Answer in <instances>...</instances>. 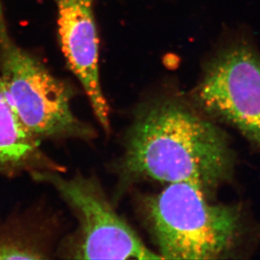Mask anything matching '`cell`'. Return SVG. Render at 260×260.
<instances>
[{
  "label": "cell",
  "mask_w": 260,
  "mask_h": 260,
  "mask_svg": "<svg viewBox=\"0 0 260 260\" xmlns=\"http://www.w3.org/2000/svg\"><path fill=\"white\" fill-rule=\"evenodd\" d=\"M118 174L120 184L151 179L196 184L207 196L228 181L234 157L220 128L174 99L139 111L125 138Z\"/></svg>",
  "instance_id": "obj_1"
},
{
  "label": "cell",
  "mask_w": 260,
  "mask_h": 260,
  "mask_svg": "<svg viewBox=\"0 0 260 260\" xmlns=\"http://www.w3.org/2000/svg\"><path fill=\"white\" fill-rule=\"evenodd\" d=\"M162 259H216L233 250L243 230L239 206L212 204L196 184L172 183L145 200Z\"/></svg>",
  "instance_id": "obj_2"
},
{
  "label": "cell",
  "mask_w": 260,
  "mask_h": 260,
  "mask_svg": "<svg viewBox=\"0 0 260 260\" xmlns=\"http://www.w3.org/2000/svg\"><path fill=\"white\" fill-rule=\"evenodd\" d=\"M0 79L10 103L41 142L91 143L97 131L75 113L74 90L15 42L0 1Z\"/></svg>",
  "instance_id": "obj_3"
},
{
  "label": "cell",
  "mask_w": 260,
  "mask_h": 260,
  "mask_svg": "<svg viewBox=\"0 0 260 260\" xmlns=\"http://www.w3.org/2000/svg\"><path fill=\"white\" fill-rule=\"evenodd\" d=\"M45 172L29 177L52 187L75 219V228L61 237L56 258L63 259H162L147 248L116 212L99 179L76 173Z\"/></svg>",
  "instance_id": "obj_4"
},
{
  "label": "cell",
  "mask_w": 260,
  "mask_h": 260,
  "mask_svg": "<svg viewBox=\"0 0 260 260\" xmlns=\"http://www.w3.org/2000/svg\"><path fill=\"white\" fill-rule=\"evenodd\" d=\"M194 101L233 125L260 150V57L243 45L219 53L206 68Z\"/></svg>",
  "instance_id": "obj_5"
},
{
  "label": "cell",
  "mask_w": 260,
  "mask_h": 260,
  "mask_svg": "<svg viewBox=\"0 0 260 260\" xmlns=\"http://www.w3.org/2000/svg\"><path fill=\"white\" fill-rule=\"evenodd\" d=\"M61 50L86 94L96 120L109 135L111 110L104 94L99 66V42L93 0H54Z\"/></svg>",
  "instance_id": "obj_6"
},
{
  "label": "cell",
  "mask_w": 260,
  "mask_h": 260,
  "mask_svg": "<svg viewBox=\"0 0 260 260\" xmlns=\"http://www.w3.org/2000/svg\"><path fill=\"white\" fill-rule=\"evenodd\" d=\"M45 172L66 173L67 168L47 154L10 103L0 79V176L7 179Z\"/></svg>",
  "instance_id": "obj_7"
},
{
  "label": "cell",
  "mask_w": 260,
  "mask_h": 260,
  "mask_svg": "<svg viewBox=\"0 0 260 260\" xmlns=\"http://www.w3.org/2000/svg\"><path fill=\"white\" fill-rule=\"evenodd\" d=\"M60 222L52 214L29 211L0 221V260L56 258Z\"/></svg>",
  "instance_id": "obj_8"
}]
</instances>
